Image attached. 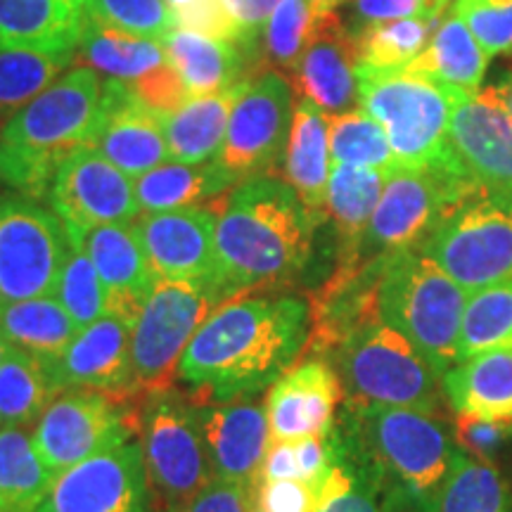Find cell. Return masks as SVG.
<instances>
[{
  "label": "cell",
  "instance_id": "obj_1",
  "mask_svg": "<svg viewBox=\"0 0 512 512\" xmlns=\"http://www.w3.org/2000/svg\"><path fill=\"white\" fill-rule=\"evenodd\" d=\"M309 335L297 297H233L209 313L178 363V377L211 401L252 399L285 375Z\"/></svg>",
  "mask_w": 512,
  "mask_h": 512
},
{
  "label": "cell",
  "instance_id": "obj_2",
  "mask_svg": "<svg viewBox=\"0 0 512 512\" xmlns=\"http://www.w3.org/2000/svg\"><path fill=\"white\" fill-rule=\"evenodd\" d=\"M316 226L290 183L273 176L238 183L216 226L214 290L221 302L297 278L311 259Z\"/></svg>",
  "mask_w": 512,
  "mask_h": 512
},
{
  "label": "cell",
  "instance_id": "obj_3",
  "mask_svg": "<svg viewBox=\"0 0 512 512\" xmlns=\"http://www.w3.org/2000/svg\"><path fill=\"white\" fill-rule=\"evenodd\" d=\"M102 86L91 67L67 69L0 128V181L43 200L64 159L91 145Z\"/></svg>",
  "mask_w": 512,
  "mask_h": 512
},
{
  "label": "cell",
  "instance_id": "obj_4",
  "mask_svg": "<svg viewBox=\"0 0 512 512\" xmlns=\"http://www.w3.org/2000/svg\"><path fill=\"white\" fill-rule=\"evenodd\" d=\"M344 432L420 512L432 510L463 456L446 427L415 408L351 403Z\"/></svg>",
  "mask_w": 512,
  "mask_h": 512
},
{
  "label": "cell",
  "instance_id": "obj_5",
  "mask_svg": "<svg viewBox=\"0 0 512 512\" xmlns=\"http://www.w3.org/2000/svg\"><path fill=\"white\" fill-rule=\"evenodd\" d=\"M467 294L420 249H403L377 268V316L399 330L441 375L458 363Z\"/></svg>",
  "mask_w": 512,
  "mask_h": 512
},
{
  "label": "cell",
  "instance_id": "obj_6",
  "mask_svg": "<svg viewBox=\"0 0 512 512\" xmlns=\"http://www.w3.org/2000/svg\"><path fill=\"white\" fill-rule=\"evenodd\" d=\"M460 95L406 67H358L361 110L384 128L396 164L408 169H463L448 138Z\"/></svg>",
  "mask_w": 512,
  "mask_h": 512
},
{
  "label": "cell",
  "instance_id": "obj_7",
  "mask_svg": "<svg viewBox=\"0 0 512 512\" xmlns=\"http://www.w3.org/2000/svg\"><path fill=\"white\" fill-rule=\"evenodd\" d=\"M339 368L351 401L415 408L432 413L439 401L441 375L399 330L366 311L339 351Z\"/></svg>",
  "mask_w": 512,
  "mask_h": 512
},
{
  "label": "cell",
  "instance_id": "obj_8",
  "mask_svg": "<svg viewBox=\"0 0 512 512\" xmlns=\"http://www.w3.org/2000/svg\"><path fill=\"white\" fill-rule=\"evenodd\" d=\"M467 294L512 280V204L475 190L418 247Z\"/></svg>",
  "mask_w": 512,
  "mask_h": 512
},
{
  "label": "cell",
  "instance_id": "obj_9",
  "mask_svg": "<svg viewBox=\"0 0 512 512\" xmlns=\"http://www.w3.org/2000/svg\"><path fill=\"white\" fill-rule=\"evenodd\" d=\"M140 434L147 477L166 512L188 505L214 482L195 406L174 389L159 387L147 394Z\"/></svg>",
  "mask_w": 512,
  "mask_h": 512
},
{
  "label": "cell",
  "instance_id": "obj_10",
  "mask_svg": "<svg viewBox=\"0 0 512 512\" xmlns=\"http://www.w3.org/2000/svg\"><path fill=\"white\" fill-rule=\"evenodd\" d=\"M475 190L479 188L463 169L396 166L384 183L363 247L373 249L377 259L418 249L448 211Z\"/></svg>",
  "mask_w": 512,
  "mask_h": 512
},
{
  "label": "cell",
  "instance_id": "obj_11",
  "mask_svg": "<svg viewBox=\"0 0 512 512\" xmlns=\"http://www.w3.org/2000/svg\"><path fill=\"white\" fill-rule=\"evenodd\" d=\"M72 252L67 228L34 197L0 195V304L53 297Z\"/></svg>",
  "mask_w": 512,
  "mask_h": 512
},
{
  "label": "cell",
  "instance_id": "obj_12",
  "mask_svg": "<svg viewBox=\"0 0 512 512\" xmlns=\"http://www.w3.org/2000/svg\"><path fill=\"white\" fill-rule=\"evenodd\" d=\"M219 302L221 297L209 283L159 280L145 299L131 335L138 389L152 392L178 373L185 349Z\"/></svg>",
  "mask_w": 512,
  "mask_h": 512
},
{
  "label": "cell",
  "instance_id": "obj_13",
  "mask_svg": "<svg viewBox=\"0 0 512 512\" xmlns=\"http://www.w3.org/2000/svg\"><path fill=\"white\" fill-rule=\"evenodd\" d=\"M292 83L278 72L256 74L230 112L226 140L214 162L235 181L268 176L283 162L292 128Z\"/></svg>",
  "mask_w": 512,
  "mask_h": 512
},
{
  "label": "cell",
  "instance_id": "obj_14",
  "mask_svg": "<svg viewBox=\"0 0 512 512\" xmlns=\"http://www.w3.org/2000/svg\"><path fill=\"white\" fill-rule=\"evenodd\" d=\"M131 437V418L117 396L91 389L57 394L31 432L38 456L53 477Z\"/></svg>",
  "mask_w": 512,
  "mask_h": 512
},
{
  "label": "cell",
  "instance_id": "obj_15",
  "mask_svg": "<svg viewBox=\"0 0 512 512\" xmlns=\"http://www.w3.org/2000/svg\"><path fill=\"white\" fill-rule=\"evenodd\" d=\"M36 512H152L143 448L131 437L69 467Z\"/></svg>",
  "mask_w": 512,
  "mask_h": 512
},
{
  "label": "cell",
  "instance_id": "obj_16",
  "mask_svg": "<svg viewBox=\"0 0 512 512\" xmlns=\"http://www.w3.org/2000/svg\"><path fill=\"white\" fill-rule=\"evenodd\" d=\"M48 200L64 226L76 230L131 223L140 214L136 181L93 147H81L64 159Z\"/></svg>",
  "mask_w": 512,
  "mask_h": 512
},
{
  "label": "cell",
  "instance_id": "obj_17",
  "mask_svg": "<svg viewBox=\"0 0 512 512\" xmlns=\"http://www.w3.org/2000/svg\"><path fill=\"white\" fill-rule=\"evenodd\" d=\"M451 147L472 183L512 204V117L498 88L460 95L453 105Z\"/></svg>",
  "mask_w": 512,
  "mask_h": 512
},
{
  "label": "cell",
  "instance_id": "obj_18",
  "mask_svg": "<svg viewBox=\"0 0 512 512\" xmlns=\"http://www.w3.org/2000/svg\"><path fill=\"white\" fill-rule=\"evenodd\" d=\"M88 147L110 159L133 181L171 159L164 117L147 110L128 83L119 79H107L102 86L98 119Z\"/></svg>",
  "mask_w": 512,
  "mask_h": 512
},
{
  "label": "cell",
  "instance_id": "obj_19",
  "mask_svg": "<svg viewBox=\"0 0 512 512\" xmlns=\"http://www.w3.org/2000/svg\"><path fill=\"white\" fill-rule=\"evenodd\" d=\"M133 226L159 280H190L214 287L219 226L214 209L192 207L143 214Z\"/></svg>",
  "mask_w": 512,
  "mask_h": 512
},
{
  "label": "cell",
  "instance_id": "obj_20",
  "mask_svg": "<svg viewBox=\"0 0 512 512\" xmlns=\"http://www.w3.org/2000/svg\"><path fill=\"white\" fill-rule=\"evenodd\" d=\"M133 325L107 311L79 330L69 347L50 361L60 389H91L124 396L138 389L131 358Z\"/></svg>",
  "mask_w": 512,
  "mask_h": 512
},
{
  "label": "cell",
  "instance_id": "obj_21",
  "mask_svg": "<svg viewBox=\"0 0 512 512\" xmlns=\"http://www.w3.org/2000/svg\"><path fill=\"white\" fill-rule=\"evenodd\" d=\"M67 228V226H64ZM72 245L93 261L107 290V306L114 316L136 325L145 299L159 283L133 223H110L88 230L67 228Z\"/></svg>",
  "mask_w": 512,
  "mask_h": 512
},
{
  "label": "cell",
  "instance_id": "obj_22",
  "mask_svg": "<svg viewBox=\"0 0 512 512\" xmlns=\"http://www.w3.org/2000/svg\"><path fill=\"white\" fill-rule=\"evenodd\" d=\"M197 422L207 444L214 479L256 486L266 451L271 446V425L264 403L249 399L195 406Z\"/></svg>",
  "mask_w": 512,
  "mask_h": 512
},
{
  "label": "cell",
  "instance_id": "obj_23",
  "mask_svg": "<svg viewBox=\"0 0 512 512\" xmlns=\"http://www.w3.org/2000/svg\"><path fill=\"white\" fill-rule=\"evenodd\" d=\"M294 76V88L328 117L351 112L358 102V43L335 10H320L316 31Z\"/></svg>",
  "mask_w": 512,
  "mask_h": 512
},
{
  "label": "cell",
  "instance_id": "obj_24",
  "mask_svg": "<svg viewBox=\"0 0 512 512\" xmlns=\"http://www.w3.org/2000/svg\"><path fill=\"white\" fill-rule=\"evenodd\" d=\"M339 401V377L320 361L290 368L266 396L271 441H299L332 430Z\"/></svg>",
  "mask_w": 512,
  "mask_h": 512
},
{
  "label": "cell",
  "instance_id": "obj_25",
  "mask_svg": "<svg viewBox=\"0 0 512 512\" xmlns=\"http://www.w3.org/2000/svg\"><path fill=\"white\" fill-rule=\"evenodd\" d=\"M86 19L79 0H0V48L74 55Z\"/></svg>",
  "mask_w": 512,
  "mask_h": 512
},
{
  "label": "cell",
  "instance_id": "obj_26",
  "mask_svg": "<svg viewBox=\"0 0 512 512\" xmlns=\"http://www.w3.org/2000/svg\"><path fill=\"white\" fill-rule=\"evenodd\" d=\"M335 434L337 463L325 479L318 512H420L347 432L335 430Z\"/></svg>",
  "mask_w": 512,
  "mask_h": 512
},
{
  "label": "cell",
  "instance_id": "obj_27",
  "mask_svg": "<svg viewBox=\"0 0 512 512\" xmlns=\"http://www.w3.org/2000/svg\"><path fill=\"white\" fill-rule=\"evenodd\" d=\"M330 138L328 114L311 100L302 98L294 107L290 138H287L283 174L304 207L318 223L325 216L330 183Z\"/></svg>",
  "mask_w": 512,
  "mask_h": 512
},
{
  "label": "cell",
  "instance_id": "obj_28",
  "mask_svg": "<svg viewBox=\"0 0 512 512\" xmlns=\"http://www.w3.org/2000/svg\"><path fill=\"white\" fill-rule=\"evenodd\" d=\"M441 389L458 415L512 422V347L458 361L441 377Z\"/></svg>",
  "mask_w": 512,
  "mask_h": 512
},
{
  "label": "cell",
  "instance_id": "obj_29",
  "mask_svg": "<svg viewBox=\"0 0 512 512\" xmlns=\"http://www.w3.org/2000/svg\"><path fill=\"white\" fill-rule=\"evenodd\" d=\"M247 81L235 83L228 91L190 98L181 110L164 117V133L171 162L204 164L216 159L226 140L230 112L247 88Z\"/></svg>",
  "mask_w": 512,
  "mask_h": 512
},
{
  "label": "cell",
  "instance_id": "obj_30",
  "mask_svg": "<svg viewBox=\"0 0 512 512\" xmlns=\"http://www.w3.org/2000/svg\"><path fill=\"white\" fill-rule=\"evenodd\" d=\"M169 62L181 76L192 98L228 91L245 76V53L228 41L176 29L164 38Z\"/></svg>",
  "mask_w": 512,
  "mask_h": 512
},
{
  "label": "cell",
  "instance_id": "obj_31",
  "mask_svg": "<svg viewBox=\"0 0 512 512\" xmlns=\"http://www.w3.org/2000/svg\"><path fill=\"white\" fill-rule=\"evenodd\" d=\"M489 55L465 27L456 12H448L434 31L425 50L406 64L408 72L430 76L441 86L463 95H475L482 88Z\"/></svg>",
  "mask_w": 512,
  "mask_h": 512
},
{
  "label": "cell",
  "instance_id": "obj_32",
  "mask_svg": "<svg viewBox=\"0 0 512 512\" xmlns=\"http://www.w3.org/2000/svg\"><path fill=\"white\" fill-rule=\"evenodd\" d=\"M235 183L238 181L214 159L204 164L171 162L138 176L136 197L140 211L162 214V211L202 207L211 197H221Z\"/></svg>",
  "mask_w": 512,
  "mask_h": 512
},
{
  "label": "cell",
  "instance_id": "obj_33",
  "mask_svg": "<svg viewBox=\"0 0 512 512\" xmlns=\"http://www.w3.org/2000/svg\"><path fill=\"white\" fill-rule=\"evenodd\" d=\"M384 171L358 169V166L332 164L328 183V202L325 214L335 223L339 240L344 245V266H356L358 252L363 247V238L373 219L377 202H380L384 183Z\"/></svg>",
  "mask_w": 512,
  "mask_h": 512
},
{
  "label": "cell",
  "instance_id": "obj_34",
  "mask_svg": "<svg viewBox=\"0 0 512 512\" xmlns=\"http://www.w3.org/2000/svg\"><path fill=\"white\" fill-rule=\"evenodd\" d=\"M79 325L55 297H34L0 304V335L10 347L55 361L79 335Z\"/></svg>",
  "mask_w": 512,
  "mask_h": 512
},
{
  "label": "cell",
  "instance_id": "obj_35",
  "mask_svg": "<svg viewBox=\"0 0 512 512\" xmlns=\"http://www.w3.org/2000/svg\"><path fill=\"white\" fill-rule=\"evenodd\" d=\"M60 392L48 361L12 347L0 363V430L34 427Z\"/></svg>",
  "mask_w": 512,
  "mask_h": 512
},
{
  "label": "cell",
  "instance_id": "obj_36",
  "mask_svg": "<svg viewBox=\"0 0 512 512\" xmlns=\"http://www.w3.org/2000/svg\"><path fill=\"white\" fill-rule=\"evenodd\" d=\"M79 57L95 72L119 81H136L169 62L162 41L105 27L91 17L86 19Z\"/></svg>",
  "mask_w": 512,
  "mask_h": 512
},
{
  "label": "cell",
  "instance_id": "obj_37",
  "mask_svg": "<svg viewBox=\"0 0 512 512\" xmlns=\"http://www.w3.org/2000/svg\"><path fill=\"white\" fill-rule=\"evenodd\" d=\"M53 482L29 430H0V512H36Z\"/></svg>",
  "mask_w": 512,
  "mask_h": 512
},
{
  "label": "cell",
  "instance_id": "obj_38",
  "mask_svg": "<svg viewBox=\"0 0 512 512\" xmlns=\"http://www.w3.org/2000/svg\"><path fill=\"white\" fill-rule=\"evenodd\" d=\"M512 347V280L467 297L460 323L458 361L491 349Z\"/></svg>",
  "mask_w": 512,
  "mask_h": 512
},
{
  "label": "cell",
  "instance_id": "obj_39",
  "mask_svg": "<svg viewBox=\"0 0 512 512\" xmlns=\"http://www.w3.org/2000/svg\"><path fill=\"white\" fill-rule=\"evenodd\" d=\"M76 55L0 48V126L67 72Z\"/></svg>",
  "mask_w": 512,
  "mask_h": 512
},
{
  "label": "cell",
  "instance_id": "obj_40",
  "mask_svg": "<svg viewBox=\"0 0 512 512\" xmlns=\"http://www.w3.org/2000/svg\"><path fill=\"white\" fill-rule=\"evenodd\" d=\"M430 512H512V496L494 465L463 453Z\"/></svg>",
  "mask_w": 512,
  "mask_h": 512
},
{
  "label": "cell",
  "instance_id": "obj_41",
  "mask_svg": "<svg viewBox=\"0 0 512 512\" xmlns=\"http://www.w3.org/2000/svg\"><path fill=\"white\" fill-rule=\"evenodd\" d=\"M311 0H283L268 17L264 34L259 38L261 62L278 74H294L306 46H309L320 15ZM256 48V53H259Z\"/></svg>",
  "mask_w": 512,
  "mask_h": 512
},
{
  "label": "cell",
  "instance_id": "obj_42",
  "mask_svg": "<svg viewBox=\"0 0 512 512\" xmlns=\"http://www.w3.org/2000/svg\"><path fill=\"white\" fill-rule=\"evenodd\" d=\"M328 138L332 164L377 169L384 174H392L399 166L384 128L363 110L328 117Z\"/></svg>",
  "mask_w": 512,
  "mask_h": 512
},
{
  "label": "cell",
  "instance_id": "obj_43",
  "mask_svg": "<svg viewBox=\"0 0 512 512\" xmlns=\"http://www.w3.org/2000/svg\"><path fill=\"white\" fill-rule=\"evenodd\" d=\"M437 19L408 17L392 22H373L356 31L358 67L399 69L413 62L427 43Z\"/></svg>",
  "mask_w": 512,
  "mask_h": 512
},
{
  "label": "cell",
  "instance_id": "obj_44",
  "mask_svg": "<svg viewBox=\"0 0 512 512\" xmlns=\"http://www.w3.org/2000/svg\"><path fill=\"white\" fill-rule=\"evenodd\" d=\"M53 297L74 318L79 328H86L110 311L107 290L98 271H95L93 261L76 245H72V252L64 261Z\"/></svg>",
  "mask_w": 512,
  "mask_h": 512
},
{
  "label": "cell",
  "instance_id": "obj_45",
  "mask_svg": "<svg viewBox=\"0 0 512 512\" xmlns=\"http://www.w3.org/2000/svg\"><path fill=\"white\" fill-rule=\"evenodd\" d=\"M83 10L105 27L162 41L178 29L176 12L166 0H83Z\"/></svg>",
  "mask_w": 512,
  "mask_h": 512
},
{
  "label": "cell",
  "instance_id": "obj_46",
  "mask_svg": "<svg viewBox=\"0 0 512 512\" xmlns=\"http://www.w3.org/2000/svg\"><path fill=\"white\" fill-rule=\"evenodd\" d=\"M453 12L486 55H512V0H453Z\"/></svg>",
  "mask_w": 512,
  "mask_h": 512
},
{
  "label": "cell",
  "instance_id": "obj_47",
  "mask_svg": "<svg viewBox=\"0 0 512 512\" xmlns=\"http://www.w3.org/2000/svg\"><path fill=\"white\" fill-rule=\"evenodd\" d=\"M325 482L302 479H273L254 489V508L261 512H318L323 505Z\"/></svg>",
  "mask_w": 512,
  "mask_h": 512
},
{
  "label": "cell",
  "instance_id": "obj_48",
  "mask_svg": "<svg viewBox=\"0 0 512 512\" xmlns=\"http://www.w3.org/2000/svg\"><path fill=\"white\" fill-rule=\"evenodd\" d=\"M174 12L178 29L216 38V41L235 43L240 48V27L226 0H190L188 5Z\"/></svg>",
  "mask_w": 512,
  "mask_h": 512
},
{
  "label": "cell",
  "instance_id": "obj_49",
  "mask_svg": "<svg viewBox=\"0 0 512 512\" xmlns=\"http://www.w3.org/2000/svg\"><path fill=\"white\" fill-rule=\"evenodd\" d=\"M126 83L147 110L157 112L159 117H169V114L181 110L185 102L192 98L171 62H166L164 67L155 69V72L140 76L136 81Z\"/></svg>",
  "mask_w": 512,
  "mask_h": 512
},
{
  "label": "cell",
  "instance_id": "obj_50",
  "mask_svg": "<svg viewBox=\"0 0 512 512\" xmlns=\"http://www.w3.org/2000/svg\"><path fill=\"white\" fill-rule=\"evenodd\" d=\"M512 434V422L484 420L475 415H458L456 444L467 456H491Z\"/></svg>",
  "mask_w": 512,
  "mask_h": 512
},
{
  "label": "cell",
  "instance_id": "obj_51",
  "mask_svg": "<svg viewBox=\"0 0 512 512\" xmlns=\"http://www.w3.org/2000/svg\"><path fill=\"white\" fill-rule=\"evenodd\" d=\"M256 486L214 479L188 505L174 512H252Z\"/></svg>",
  "mask_w": 512,
  "mask_h": 512
},
{
  "label": "cell",
  "instance_id": "obj_52",
  "mask_svg": "<svg viewBox=\"0 0 512 512\" xmlns=\"http://www.w3.org/2000/svg\"><path fill=\"white\" fill-rule=\"evenodd\" d=\"M226 3L240 27L242 53L256 60V48H259V38L264 34L268 17L283 0H226Z\"/></svg>",
  "mask_w": 512,
  "mask_h": 512
},
{
  "label": "cell",
  "instance_id": "obj_53",
  "mask_svg": "<svg viewBox=\"0 0 512 512\" xmlns=\"http://www.w3.org/2000/svg\"><path fill=\"white\" fill-rule=\"evenodd\" d=\"M354 12L366 24L408 17L439 19V12L430 0H354Z\"/></svg>",
  "mask_w": 512,
  "mask_h": 512
},
{
  "label": "cell",
  "instance_id": "obj_54",
  "mask_svg": "<svg viewBox=\"0 0 512 512\" xmlns=\"http://www.w3.org/2000/svg\"><path fill=\"white\" fill-rule=\"evenodd\" d=\"M496 88H498V95H501V100H503L505 110H508V112H510V117H512V79L503 81L501 86H496Z\"/></svg>",
  "mask_w": 512,
  "mask_h": 512
},
{
  "label": "cell",
  "instance_id": "obj_55",
  "mask_svg": "<svg viewBox=\"0 0 512 512\" xmlns=\"http://www.w3.org/2000/svg\"><path fill=\"white\" fill-rule=\"evenodd\" d=\"M313 5H318V8H325V10H332L337 3H342V0H311Z\"/></svg>",
  "mask_w": 512,
  "mask_h": 512
},
{
  "label": "cell",
  "instance_id": "obj_56",
  "mask_svg": "<svg viewBox=\"0 0 512 512\" xmlns=\"http://www.w3.org/2000/svg\"><path fill=\"white\" fill-rule=\"evenodd\" d=\"M10 344L8 342H5V337L3 335H0V363H3L5 361V356H8L10 354Z\"/></svg>",
  "mask_w": 512,
  "mask_h": 512
},
{
  "label": "cell",
  "instance_id": "obj_57",
  "mask_svg": "<svg viewBox=\"0 0 512 512\" xmlns=\"http://www.w3.org/2000/svg\"><path fill=\"white\" fill-rule=\"evenodd\" d=\"M430 3L434 5V10H437L439 15H441V12L448 8V3H451V0H430Z\"/></svg>",
  "mask_w": 512,
  "mask_h": 512
},
{
  "label": "cell",
  "instance_id": "obj_58",
  "mask_svg": "<svg viewBox=\"0 0 512 512\" xmlns=\"http://www.w3.org/2000/svg\"><path fill=\"white\" fill-rule=\"evenodd\" d=\"M166 3H169L174 10H178V8H183V5H188L190 0H166Z\"/></svg>",
  "mask_w": 512,
  "mask_h": 512
},
{
  "label": "cell",
  "instance_id": "obj_59",
  "mask_svg": "<svg viewBox=\"0 0 512 512\" xmlns=\"http://www.w3.org/2000/svg\"><path fill=\"white\" fill-rule=\"evenodd\" d=\"M252 512H261V510L259 508H252Z\"/></svg>",
  "mask_w": 512,
  "mask_h": 512
},
{
  "label": "cell",
  "instance_id": "obj_60",
  "mask_svg": "<svg viewBox=\"0 0 512 512\" xmlns=\"http://www.w3.org/2000/svg\"><path fill=\"white\" fill-rule=\"evenodd\" d=\"M79 3H81V5H83V0H79Z\"/></svg>",
  "mask_w": 512,
  "mask_h": 512
},
{
  "label": "cell",
  "instance_id": "obj_61",
  "mask_svg": "<svg viewBox=\"0 0 512 512\" xmlns=\"http://www.w3.org/2000/svg\"><path fill=\"white\" fill-rule=\"evenodd\" d=\"M0 128H3V126H0Z\"/></svg>",
  "mask_w": 512,
  "mask_h": 512
}]
</instances>
